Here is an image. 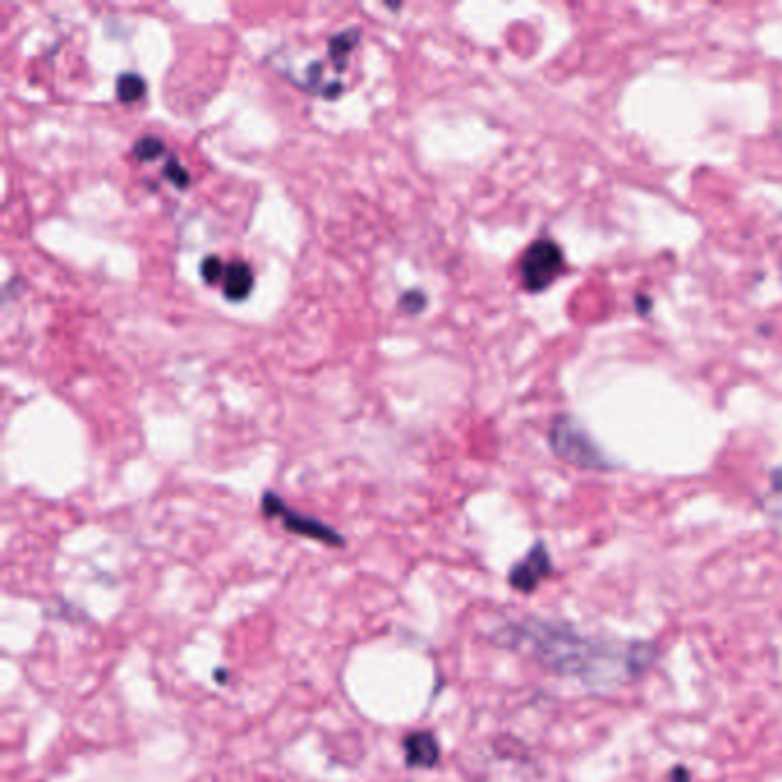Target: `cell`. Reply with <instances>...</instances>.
Returning <instances> with one entry per match:
<instances>
[{
    "instance_id": "1",
    "label": "cell",
    "mask_w": 782,
    "mask_h": 782,
    "mask_svg": "<svg viewBox=\"0 0 782 782\" xmlns=\"http://www.w3.org/2000/svg\"><path fill=\"white\" fill-rule=\"evenodd\" d=\"M496 645L521 649L555 675L590 688H613L638 679L656 661V647L645 640L615 643L592 638L565 622L523 617L507 622L491 636Z\"/></svg>"
},
{
    "instance_id": "2",
    "label": "cell",
    "mask_w": 782,
    "mask_h": 782,
    "mask_svg": "<svg viewBox=\"0 0 782 782\" xmlns=\"http://www.w3.org/2000/svg\"><path fill=\"white\" fill-rule=\"evenodd\" d=\"M551 450L567 464L583 468V471H608V464L604 452L592 443L588 434L583 432V427L574 422L572 418L562 416L555 418L549 432Z\"/></svg>"
},
{
    "instance_id": "3",
    "label": "cell",
    "mask_w": 782,
    "mask_h": 782,
    "mask_svg": "<svg viewBox=\"0 0 782 782\" xmlns=\"http://www.w3.org/2000/svg\"><path fill=\"white\" fill-rule=\"evenodd\" d=\"M565 271V253L553 239H537L523 250L519 260L521 285L530 294H539L549 289Z\"/></svg>"
},
{
    "instance_id": "4",
    "label": "cell",
    "mask_w": 782,
    "mask_h": 782,
    "mask_svg": "<svg viewBox=\"0 0 782 782\" xmlns=\"http://www.w3.org/2000/svg\"><path fill=\"white\" fill-rule=\"evenodd\" d=\"M262 514L267 516V519L280 521V526L292 535L315 539V542H322L326 546H344V537L333 526H328V523L317 519V516L294 510L292 505H287L285 500L278 494H273V491H267V494L262 496Z\"/></svg>"
},
{
    "instance_id": "5",
    "label": "cell",
    "mask_w": 782,
    "mask_h": 782,
    "mask_svg": "<svg viewBox=\"0 0 782 782\" xmlns=\"http://www.w3.org/2000/svg\"><path fill=\"white\" fill-rule=\"evenodd\" d=\"M553 574V562H551V553L546 549V544L539 539L530 551L523 555V558L516 562V565L510 569V585L521 594H530L539 588V583L544 578H549Z\"/></svg>"
},
{
    "instance_id": "6",
    "label": "cell",
    "mask_w": 782,
    "mask_h": 782,
    "mask_svg": "<svg viewBox=\"0 0 782 782\" xmlns=\"http://www.w3.org/2000/svg\"><path fill=\"white\" fill-rule=\"evenodd\" d=\"M406 766L409 769H434L441 762L439 739L427 730H416L402 739Z\"/></svg>"
},
{
    "instance_id": "7",
    "label": "cell",
    "mask_w": 782,
    "mask_h": 782,
    "mask_svg": "<svg viewBox=\"0 0 782 782\" xmlns=\"http://www.w3.org/2000/svg\"><path fill=\"white\" fill-rule=\"evenodd\" d=\"M253 287H255L253 267H250V264L244 260L228 262V267H225V273H223V283H221L225 299H228L230 303L246 301L250 292H253Z\"/></svg>"
},
{
    "instance_id": "8",
    "label": "cell",
    "mask_w": 782,
    "mask_h": 782,
    "mask_svg": "<svg viewBox=\"0 0 782 782\" xmlns=\"http://www.w3.org/2000/svg\"><path fill=\"white\" fill-rule=\"evenodd\" d=\"M361 28H347L342 33H335L328 39V60L331 65L342 72L349 65V56L356 51V46L361 44Z\"/></svg>"
},
{
    "instance_id": "9",
    "label": "cell",
    "mask_w": 782,
    "mask_h": 782,
    "mask_svg": "<svg viewBox=\"0 0 782 782\" xmlns=\"http://www.w3.org/2000/svg\"><path fill=\"white\" fill-rule=\"evenodd\" d=\"M115 95L122 104H138L147 95V81L138 72H122L115 81Z\"/></svg>"
},
{
    "instance_id": "10",
    "label": "cell",
    "mask_w": 782,
    "mask_h": 782,
    "mask_svg": "<svg viewBox=\"0 0 782 782\" xmlns=\"http://www.w3.org/2000/svg\"><path fill=\"white\" fill-rule=\"evenodd\" d=\"M168 147L166 143L159 136H143L138 138L134 147H131V156H134L136 161L140 163H152L156 159H161V156H168Z\"/></svg>"
},
{
    "instance_id": "11",
    "label": "cell",
    "mask_w": 782,
    "mask_h": 782,
    "mask_svg": "<svg viewBox=\"0 0 782 782\" xmlns=\"http://www.w3.org/2000/svg\"><path fill=\"white\" fill-rule=\"evenodd\" d=\"M163 177H166L168 182L175 186V189H179V191L189 189V184H191L189 170H186L182 163H179V159H177L175 154L166 156V166H163Z\"/></svg>"
},
{
    "instance_id": "12",
    "label": "cell",
    "mask_w": 782,
    "mask_h": 782,
    "mask_svg": "<svg viewBox=\"0 0 782 782\" xmlns=\"http://www.w3.org/2000/svg\"><path fill=\"white\" fill-rule=\"evenodd\" d=\"M228 262H223L218 255H207L205 260L200 262V278L205 280L209 287H221L223 283V273Z\"/></svg>"
},
{
    "instance_id": "13",
    "label": "cell",
    "mask_w": 782,
    "mask_h": 782,
    "mask_svg": "<svg viewBox=\"0 0 782 782\" xmlns=\"http://www.w3.org/2000/svg\"><path fill=\"white\" fill-rule=\"evenodd\" d=\"M397 308H400L404 315H420V312L427 308V294L422 292V289H406V292H402L400 301H397Z\"/></svg>"
},
{
    "instance_id": "14",
    "label": "cell",
    "mask_w": 782,
    "mask_h": 782,
    "mask_svg": "<svg viewBox=\"0 0 782 782\" xmlns=\"http://www.w3.org/2000/svg\"><path fill=\"white\" fill-rule=\"evenodd\" d=\"M670 782H691V776H688V771L684 769V766H677V769L672 771Z\"/></svg>"
}]
</instances>
